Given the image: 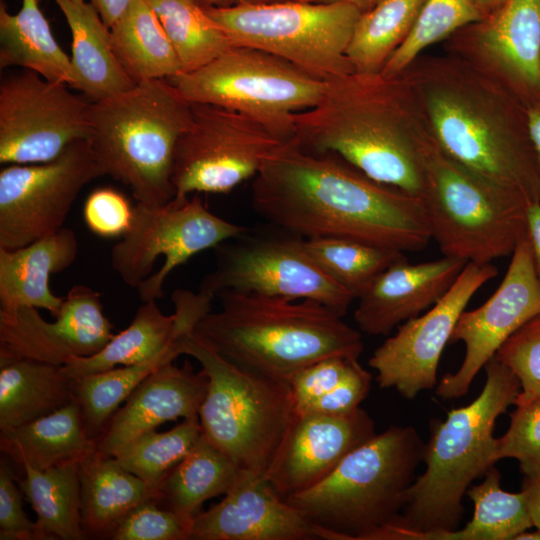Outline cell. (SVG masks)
<instances>
[{
	"mask_svg": "<svg viewBox=\"0 0 540 540\" xmlns=\"http://www.w3.org/2000/svg\"><path fill=\"white\" fill-rule=\"evenodd\" d=\"M251 201L262 217L304 239L349 238L403 253L432 239L419 197L294 137L266 157L252 180Z\"/></svg>",
	"mask_w": 540,
	"mask_h": 540,
	"instance_id": "1",
	"label": "cell"
},
{
	"mask_svg": "<svg viewBox=\"0 0 540 540\" xmlns=\"http://www.w3.org/2000/svg\"><path fill=\"white\" fill-rule=\"evenodd\" d=\"M486 380L470 404L452 409L430 425L425 471L411 485L399 517L374 540H446L459 528L463 497L471 483L498 461L497 418L514 404L521 386L513 371L495 356L484 366Z\"/></svg>",
	"mask_w": 540,
	"mask_h": 540,
	"instance_id": "2",
	"label": "cell"
},
{
	"mask_svg": "<svg viewBox=\"0 0 540 540\" xmlns=\"http://www.w3.org/2000/svg\"><path fill=\"white\" fill-rule=\"evenodd\" d=\"M221 309L209 312L194 334L234 365L289 382L302 368L331 356L359 358L361 334L329 307L224 291Z\"/></svg>",
	"mask_w": 540,
	"mask_h": 540,
	"instance_id": "3",
	"label": "cell"
},
{
	"mask_svg": "<svg viewBox=\"0 0 540 540\" xmlns=\"http://www.w3.org/2000/svg\"><path fill=\"white\" fill-rule=\"evenodd\" d=\"M390 79L351 73L327 80L317 105L294 116V138L333 152L376 182L421 196V149L395 118Z\"/></svg>",
	"mask_w": 540,
	"mask_h": 540,
	"instance_id": "4",
	"label": "cell"
},
{
	"mask_svg": "<svg viewBox=\"0 0 540 540\" xmlns=\"http://www.w3.org/2000/svg\"><path fill=\"white\" fill-rule=\"evenodd\" d=\"M425 443L413 426L388 427L351 451L321 482L286 502L326 540H373L401 514Z\"/></svg>",
	"mask_w": 540,
	"mask_h": 540,
	"instance_id": "5",
	"label": "cell"
},
{
	"mask_svg": "<svg viewBox=\"0 0 540 540\" xmlns=\"http://www.w3.org/2000/svg\"><path fill=\"white\" fill-rule=\"evenodd\" d=\"M192 121V104L167 79L91 102L90 144L104 175L128 186L138 203L174 198L175 152Z\"/></svg>",
	"mask_w": 540,
	"mask_h": 540,
	"instance_id": "6",
	"label": "cell"
},
{
	"mask_svg": "<svg viewBox=\"0 0 540 540\" xmlns=\"http://www.w3.org/2000/svg\"><path fill=\"white\" fill-rule=\"evenodd\" d=\"M436 148L421 149L420 199L431 238L443 256L488 264L512 255L526 238L532 201L476 176Z\"/></svg>",
	"mask_w": 540,
	"mask_h": 540,
	"instance_id": "7",
	"label": "cell"
},
{
	"mask_svg": "<svg viewBox=\"0 0 540 540\" xmlns=\"http://www.w3.org/2000/svg\"><path fill=\"white\" fill-rule=\"evenodd\" d=\"M182 354L208 376L199 410L203 436L240 470L265 475L296 414L289 383L234 365L194 332L184 337Z\"/></svg>",
	"mask_w": 540,
	"mask_h": 540,
	"instance_id": "8",
	"label": "cell"
},
{
	"mask_svg": "<svg viewBox=\"0 0 540 540\" xmlns=\"http://www.w3.org/2000/svg\"><path fill=\"white\" fill-rule=\"evenodd\" d=\"M167 80L189 103L242 113L284 140L294 137V116L317 105L327 85L279 56L247 46H233Z\"/></svg>",
	"mask_w": 540,
	"mask_h": 540,
	"instance_id": "9",
	"label": "cell"
},
{
	"mask_svg": "<svg viewBox=\"0 0 540 540\" xmlns=\"http://www.w3.org/2000/svg\"><path fill=\"white\" fill-rule=\"evenodd\" d=\"M235 46L266 51L322 80L354 73L347 46L361 11L344 3H238L205 9Z\"/></svg>",
	"mask_w": 540,
	"mask_h": 540,
	"instance_id": "10",
	"label": "cell"
},
{
	"mask_svg": "<svg viewBox=\"0 0 540 540\" xmlns=\"http://www.w3.org/2000/svg\"><path fill=\"white\" fill-rule=\"evenodd\" d=\"M245 231L210 212L197 196L174 197L157 206L137 202L130 229L111 250L112 268L137 289L142 302L157 300L177 267Z\"/></svg>",
	"mask_w": 540,
	"mask_h": 540,
	"instance_id": "11",
	"label": "cell"
},
{
	"mask_svg": "<svg viewBox=\"0 0 540 540\" xmlns=\"http://www.w3.org/2000/svg\"><path fill=\"white\" fill-rule=\"evenodd\" d=\"M285 141L234 110L192 104V121L175 152V198L192 193L226 194L253 179L266 157Z\"/></svg>",
	"mask_w": 540,
	"mask_h": 540,
	"instance_id": "12",
	"label": "cell"
},
{
	"mask_svg": "<svg viewBox=\"0 0 540 540\" xmlns=\"http://www.w3.org/2000/svg\"><path fill=\"white\" fill-rule=\"evenodd\" d=\"M217 263L199 291L218 296L235 291L289 300L319 302L342 317L355 297L309 256L303 238L261 237L222 243Z\"/></svg>",
	"mask_w": 540,
	"mask_h": 540,
	"instance_id": "13",
	"label": "cell"
},
{
	"mask_svg": "<svg viewBox=\"0 0 540 540\" xmlns=\"http://www.w3.org/2000/svg\"><path fill=\"white\" fill-rule=\"evenodd\" d=\"M67 84L24 70L0 82V163L34 164L90 139L91 102Z\"/></svg>",
	"mask_w": 540,
	"mask_h": 540,
	"instance_id": "14",
	"label": "cell"
},
{
	"mask_svg": "<svg viewBox=\"0 0 540 540\" xmlns=\"http://www.w3.org/2000/svg\"><path fill=\"white\" fill-rule=\"evenodd\" d=\"M103 175L88 139L48 162L5 165L0 171V248L23 247L61 229L81 190Z\"/></svg>",
	"mask_w": 540,
	"mask_h": 540,
	"instance_id": "15",
	"label": "cell"
},
{
	"mask_svg": "<svg viewBox=\"0 0 540 540\" xmlns=\"http://www.w3.org/2000/svg\"><path fill=\"white\" fill-rule=\"evenodd\" d=\"M428 111L437 147L455 163L503 188L540 200V167L527 126H492L463 98L433 93Z\"/></svg>",
	"mask_w": 540,
	"mask_h": 540,
	"instance_id": "16",
	"label": "cell"
},
{
	"mask_svg": "<svg viewBox=\"0 0 540 540\" xmlns=\"http://www.w3.org/2000/svg\"><path fill=\"white\" fill-rule=\"evenodd\" d=\"M497 274L491 263H466L434 305L423 315L399 325L396 333L376 348L369 359L378 385L394 388L407 400L437 386L440 358L459 317L475 293Z\"/></svg>",
	"mask_w": 540,
	"mask_h": 540,
	"instance_id": "17",
	"label": "cell"
},
{
	"mask_svg": "<svg viewBox=\"0 0 540 540\" xmlns=\"http://www.w3.org/2000/svg\"><path fill=\"white\" fill-rule=\"evenodd\" d=\"M539 313L540 283L525 238L513 251L496 291L481 306L464 310L459 317L450 342H463L465 355L458 370L437 384L436 395L444 400L466 395L477 373L500 347Z\"/></svg>",
	"mask_w": 540,
	"mask_h": 540,
	"instance_id": "18",
	"label": "cell"
},
{
	"mask_svg": "<svg viewBox=\"0 0 540 540\" xmlns=\"http://www.w3.org/2000/svg\"><path fill=\"white\" fill-rule=\"evenodd\" d=\"M54 319L33 307L0 312V354L63 366L95 355L114 336L100 293L85 285L68 291Z\"/></svg>",
	"mask_w": 540,
	"mask_h": 540,
	"instance_id": "19",
	"label": "cell"
},
{
	"mask_svg": "<svg viewBox=\"0 0 540 540\" xmlns=\"http://www.w3.org/2000/svg\"><path fill=\"white\" fill-rule=\"evenodd\" d=\"M374 435L375 422L360 407L343 415L296 411L265 477L287 500L321 482Z\"/></svg>",
	"mask_w": 540,
	"mask_h": 540,
	"instance_id": "20",
	"label": "cell"
},
{
	"mask_svg": "<svg viewBox=\"0 0 540 540\" xmlns=\"http://www.w3.org/2000/svg\"><path fill=\"white\" fill-rule=\"evenodd\" d=\"M194 540H308L322 531L279 497L265 475L240 470L223 499L193 519Z\"/></svg>",
	"mask_w": 540,
	"mask_h": 540,
	"instance_id": "21",
	"label": "cell"
},
{
	"mask_svg": "<svg viewBox=\"0 0 540 540\" xmlns=\"http://www.w3.org/2000/svg\"><path fill=\"white\" fill-rule=\"evenodd\" d=\"M465 265L448 256L415 264L405 257L393 263L357 298L354 321L368 335H388L434 305Z\"/></svg>",
	"mask_w": 540,
	"mask_h": 540,
	"instance_id": "22",
	"label": "cell"
},
{
	"mask_svg": "<svg viewBox=\"0 0 540 540\" xmlns=\"http://www.w3.org/2000/svg\"><path fill=\"white\" fill-rule=\"evenodd\" d=\"M208 376L186 361L166 363L151 373L127 398L96 439L97 449L113 455L124 445L167 421L199 418Z\"/></svg>",
	"mask_w": 540,
	"mask_h": 540,
	"instance_id": "23",
	"label": "cell"
},
{
	"mask_svg": "<svg viewBox=\"0 0 540 540\" xmlns=\"http://www.w3.org/2000/svg\"><path fill=\"white\" fill-rule=\"evenodd\" d=\"M213 296L177 289L172 294L175 312L165 315L156 300L145 301L127 328L114 335L95 355L63 365L73 379L109 370L118 365L146 362L163 353L186 335L211 311Z\"/></svg>",
	"mask_w": 540,
	"mask_h": 540,
	"instance_id": "24",
	"label": "cell"
},
{
	"mask_svg": "<svg viewBox=\"0 0 540 540\" xmlns=\"http://www.w3.org/2000/svg\"><path fill=\"white\" fill-rule=\"evenodd\" d=\"M77 254V237L64 227L23 247L0 248V312L33 307L55 317L64 297L51 291L49 278L71 266Z\"/></svg>",
	"mask_w": 540,
	"mask_h": 540,
	"instance_id": "25",
	"label": "cell"
},
{
	"mask_svg": "<svg viewBox=\"0 0 540 540\" xmlns=\"http://www.w3.org/2000/svg\"><path fill=\"white\" fill-rule=\"evenodd\" d=\"M478 31L479 42L531 100L540 101V0H506Z\"/></svg>",
	"mask_w": 540,
	"mask_h": 540,
	"instance_id": "26",
	"label": "cell"
},
{
	"mask_svg": "<svg viewBox=\"0 0 540 540\" xmlns=\"http://www.w3.org/2000/svg\"><path fill=\"white\" fill-rule=\"evenodd\" d=\"M72 35L71 63L75 89L92 101H101L132 89L137 83L120 63L110 28L91 3L54 0Z\"/></svg>",
	"mask_w": 540,
	"mask_h": 540,
	"instance_id": "27",
	"label": "cell"
},
{
	"mask_svg": "<svg viewBox=\"0 0 540 540\" xmlns=\"http://www.w3.org/2000/svg\"><path fill=\"white\" fill-rule=\"evenodd\" d=\"M97 449L74 400L55 412L0 432V450L22 468L37 470L80 463Z\"/></svg>",
	"mask_w": 540,
	"mask_h": 540,
	"instance_id": "28",
	"label": "cell"
},
{
	"mask_svg": "<svg viewBox=\"0 0 540 540\" xmlns=\"http://www.w3.org/2000/svg\"><path fill=\"white\" fill-rule=\"evenodd\" d=\"M75 400L63 366L0 354V432L49 415Z\"/></svg>",
	"mask_w": 540,
	"mask_h": 540,
	"instance_id": "29",
	"label": "cell"
},
{
	"mask_svg": "<svg viewBox=\"0 0 540 540\" xmlns=\"http://www.w3.org/2000/svg\"><path fill=\"white\" fill-rule=\"evenodd\" d=\"M82 526L87 537L111 538L126 514L151 499L146 482L96 449L79 464Z\"/></svg>",
	"mask_w": 540,
	"mask_h": 540,
	"instance_id": "30",
	"label": "cell"
},
{
	"mask_svg": "<svg viewBox=\"0 0 540 540\" xmlns=\"http://www.w3.org/2000/svg\"><path fill=\"white\" fill-rule=\"evenodd\" d=\"M21 67L75 88L71 58L55 40L39 0H22L15 14L0 4V68Z\"/></svg>",
	"mask_w": 540,
	"mask_h": 540,
	"instance_id": "31",
	"label": "cell"
},
{
	"mask_svg": "<svg viewBox=\"0 0 540 540\" xmlns=\"http://www.w3.org/2000/svg\"><path fill=\"white\" fill-rule=\"evenodd\" d=\"M80 463H70L47 470L24 465L16 481L24 499L37 515L38 540H83Z\"/></svg>",
	"mask_w": 540,
	"mask_h": 540,
	"instance_id": "32",
	"label": "cell"
},
{
	"mask_svg": "<svg viewBox=\"0 0 540 540\" xmlns=\"http://www.w3.org/2000/svg\"><path fill=\"white\" fill-rule=\"evenodd\" d=\"M239 473L232 460L202 434L189 454L163 478L152 499L193 520L206 500L231 489Z\"/></svg>",
	"mask_w": 540,
	"mask_h": 540,
	"instance_id": "33",
	"label": "cell"
},
{
	"mask_svg": "<svg viewBox=\"0 0 540 540\" xmlns=\"http://www.w3.org/2000/svg\"><path fill=\"white\" fill-rule=\"evenodd\" d=\"M114 51L136 83L182 72L178 56L147 0H133L110 28Z\"/></svg>",
	"mask_w": 540,
	"mask_h": 540,
	"instance_id": "34",
	"label": "cell"
},
{
	"mask_svg": "<svg viewBox=\"0 0 540 540\" xmlns=\"http://www.w3.org/2000/svg\"><path fill=\"white\" fill-rule=\"evenodd\" d=\"M425 1L382 0L360 14L346 50L354 73H381L411 32Z\"/></svg>",
	"mask_w": 540,
	"mask_h": 540,
	"instance_id": "35",
	"label": "cell"
},
{
	"mask_svg": "<svg viewBox=\"0 0 540 540\" xmlns=\"http://www.w3.org/2000/svg\"><path fill=\"white\" fill-rule=\"evenodd\" d=\"M159 18L181 65L197 70L232 48L226 31L195 0H147Z\"/></svg>",
	"mask_w": 540,
	"mask_h": 540,
	"instance_id": "36",
	"label": "cell"
},
{
	"mask_svg": "<svg viewBox=\"0 0 540 540\" xmlns=\"http://www.w3.org/2000/svg\"><path fill=\"white\" fill-rule=\"evenodd\" d=\"M183 339L146 362L115 367L74 379L75 401L91 438L97 439L101 435L120 404L151 373L182 354Z\"/></svg>",
	"mask_w": 540,
	"mask_h": 540,
	"instance_id": "37",
	"label": "cell"
},
{
	"mask_svg": "<svg viewBox=\"0 0 540 540\" xmlns=\"http://www.w3.org/2000/svg\"><path fill=\"white\" fill-rule=\"evenodd\" d=\"M500 480L492 466L481 483L468 488L473 517L463 528L449 532L448 540H515L533 527L525 493L504 491Z\"/></svg>",
	"mask_w": 540,
	"mask_h": 540,
	"instance_id": "38",
	"label": "cell"
},
{
	"mask_svg": "<svg viewBox=\"0 0 540 540\" xmlns=\"http://www.w3.org/2000/svg\"><path fill=\"white\" fill-rule=\"evenodd\" d=\"M303 246L317 265L357 299L403 252L362 241L339 238H303Z\"/></svg>",
	"mask_w": 540,
	"mask_h": 540,
	"instance_id": "39",
	"label": "cell"
},
{
	"mask_svg": "<svg viewBox=\"0 0 540 540\" xmlns=\"http://www.w3.org/2000/svg\"><path fill=\"white\" fill-rule=\"evenodd\" d=\"M202 435L199 418L183 419L166 432L151 431L133 439L112 456L148 484L152 492L184 459Z\"/></svg>",
	"mask_w": 540,
	"mask_h": 540,
	"instance_id": "40",
	"label": "cell"
},
{
	"mask_svg": "<svg viewBox=\"0 0 540 540\" xmlns=\"http://www.w3.org/2000/svg\"><path fill=\"white\" fill-rule=\"evenodd\" d=\"M484 19L478 0H426L411 32L389 58L380 74L394 78L426 47L459 28Z\"/></svg>",
	"mask_w": 540,
	"mask_h": 540,
	"instance_id": "41",
	"label": "cell"
},
{
	"mask_svg": "<svg viewBox=\"0 0 540 540\" xmlns=\"http://www.w3.org/2000/svg\"><path fill=\"white\" fill-rule=\"evenodd\" d=\"M495 357L509 367L520 382L516 407L540 398V313L521 326Z\"/></svg>",
	"mask_w": 540,
	"mask_h": 540,
	"instance_id": "42",
	"label": "cell"
},
{
	"mask_svg": "<svg viewBox=\"0 0 540 540\" xmlns=\"http://www.w3.org/2000/svg\"><path fill=\"white\" fill-rule=\"evenodd\" d=\"M503 458L516 459L525 478H540V398L511 414L508 430L497 438V459Z\"/></svg>",
	"mask_w": 540,
	"mask_h": 540,
	"instance_id": "43",
	"label": "cell"
},
{
	"mask_svg": "<svg viewBox=\"0 0 540 540\" xmlns=\"http://www.w3.org/2000/svg\"><path fill=\"white\" fill-rule=\"evenodd\" d=\"M193 520L161 507L152 498L133 509L113 531V540L190 539Z\"/></svg>",
	"mask_w": 540,
	"mask_h": 540,
	"instance_id": "44",
	"label": "cell"
},
{
	"mask_svg": "<svg viewBox=\"0 0 540 540\" xmlns=\"http://www.w3.org/2000/svg\"><path fill=\"white\" fill-rule=\"evenodd\" d=\"M134 206L111 187L92 191L85 200L83 219L89 230L102 238H121L131 227Z\"/></svg>",
	"mask_w": 540,
	"mask_h": 540,
	"instance_id": "45",
	"label": "cell"
},
{
	"mask_svg": "<svg viewBox=\"0 0 540 540\" xmlns=\"http://www.w3.org/2000/svg\"><path fill=\"white\" fill-rule=\"evenodd\" d=\"M358 358L331 356L314 362L293 375L289 385L294 397L296 411L331 391L347 374Z\"/></svg>",
	"mask_w": 540,
	"mask_h": 540,
	"instance_id": "46",
	"label": "cell"
},
{
	"mask_svg": "<svg viewBox=\"0 0 540 540\" xmlns=\"http://www.w3.org/2000/svg\"><path fill=\"white\" fill-rule=\"evenodd\" d=\"M23 494L9 461L0 460V540H38L35 522L22 506Z\"/></svg>",
	"mask_w": 540,
	"mask_h": 540,
	"instance_id": "47",
	"label": "cell"
},
{
	"mask_svg": "<svg viewBox=\"0 0 540 540\" xmlns=\"http://www.w3.org/2000/svg\"><path fill=\"white\" fill-rule=\"evenodd\" d=\"M372 375L358 360L354 361L347 374L328 393L297 412H314L328 415L348 414L360 407L367 397Z\"/></svg>",
	"mask_w": 540,
	"mask_h": 540,
	"instance_id": "48",
	"label": "cell"
},
{
	"mask_svg": "<svg viewBox=\"0 0 540 540\" xmlns=\"http://www.w3.org/2000/svg\"><path fill=\"white\" fill-rule=\"evenodd\" d=\"M522 491L525 493L534 532H523L516 539H540V478H525Z\"/></svg>",
	"mask_w": 540,
	"mask_h": 540,
	"instance_id": "49",
	"label": "cell"
},
{
	"mask_svg": "<svg viewBox=\"0 0 540 540\" xmlns=\"http://www.w3.org/2000/svg\"><path fill=\"white\" fill-rule=\"evenodd\" d=\"M526 238L531 247L533 266L540 283V200L532 201L528 207Z\"/></svg>",
	"mask_w": 540,
	"mask_h": 540,
	"instance_id": "50",
	"label": "cell"
},
{
	"mask_svg": "<svg viewBox=\"0 0 540 540\" xmlns=\"http://www.w3.org/2000/svg\"><path fill=\"white\" fill-rule=\"evenodd\" d=\"M133 0H90L104 23L111 28L126 12Z\"/></svg>",
	"mask_w": 540,
	"mask_h": 540,
	"instance_id": "51",
	"label": "cell"
},
{
	"mask_svg": "<svg viewBox=\"0 0 540 540\" xmlns=\"http://www.w3.org/2000/svg\"><path fill=\"white\" fill-rule=\"evenodd\" d=\"M525 113L528 135L540 167V101L529 104Z\"/></svg>",
	"mask_w": 540,
	"mask_h": 540,
	"instance_id": "52",
	"label": "cell"
},
{
	"mask_svg": "<svg viewBox=\"0 0 540 540\" xmlns=\"http://www.w3.org/2000/svg\"><path fill=\"white\" fill-rule=\"evenodd\" d=\"M308 3H334V2H344L351 4L358 8L361 13L366 12L376 6L382 0H298Z\"/></svg>",
	"mask_w": 540,
	"mask_h": 540,
	"instance_id": "53",
	"label": "cell"
},
{
	"mask_svg": "<svg viewBox=\"0 0 540 540\" xmlns=\"http://www.w3.org/2000/svg\"><path fill=\"white\" fill-rule=\"evenodd\" d=\"M505 1L506 0H478V3L486 18L490 13L502 6Z\"/></svg>",
	"mask_w": 540,
	"mask_h": 540,
	"instance_id": "54",
	"label": "cell"
},
{
	"mask_svg": "<svg viewBox=\"0 0 540 540\" xmlns=\"http://www.w3.org/2000/svg\"><path fill=\"white\" fill-rule=\"evenodd\" d=\"M203 8L227 7L235 4V0H195Z\"/></svg>",
	"mask_w": 540,
	"mask_h": 540,
	"instance_id": "55",
	"label": "cell"
},
{
	"mask_svg": "<svg viewBox=\"0 0 540 540\" xmlns=\"http://www.w3.org/2000/svg\"><path fill=\"white\" fill-rule=\"evenodd\" d=\"M289 1H298V0H235V4L244 3V4H272V3H281Z\"/></svg>",
	"mask_w": 540,
	"mask_h": 540,
	"instance_id": "56",
	"label": "cell"
},
{
	"mask_svg": "<svg viewBox=\"0 0 540 540\" xmlns=\"http://www.w3.org/2000/svg\"><path fill=\"white\" fill-rule=\"evenodd\" d=\"M41 0H39L40 2ZM74 1H77V2H84V0H74Z\"/></svg>",
	"mask_w": 540,
	"mask_h": 540,
	"instance_id": "57",
	"label": "cell"
}]
</instances>
